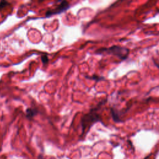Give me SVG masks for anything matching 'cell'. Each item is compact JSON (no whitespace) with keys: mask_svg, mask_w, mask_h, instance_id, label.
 <instances>
[{"mask_svg":"<svg viewBox=\"0 0 159 159\" xmlns=\"http://www.w3.org/2000/svg\"><path fill=\"white\" fill-rule=\"evenodd\" d=\"M42 61L43 63V64H46L48 63V57L47 55H43L42 56Z\"/></svg>","mask_w":159,"mask_h":159,"instance_id":"cell-6","label":"cell"},{"mask_svg":"<svg viewBox=\"0 0 159 159\" xmlns=\"http://www.w3.org/2000/svg\"><path fill=\"white\" fill-rule=\"evenodd\" d=\"M70 7V5L68 1H61V3L55 9L47 11L45 14V16H46V17H50V16L55 15V14H60V13L68 10Z\"/></svg>","mask_w":159,"mask_h":159,"instance_id":"cell-3","label":"cell"},{"mask_svg":"<svg viewBox=\"0 0 159 159\" xmlns=\"http://www.w3.org/2000/svg\"><path fill=\"white\" fill-rule=\"evenodd\" d=\"M38 113V110L33 107H29L26 109V117L29 119H32Z\"/></svg>","mask_w":159,"mask_h":159,"instance_id":"cell-4","label":"cell"},{"mask_svg":"<svg viewBox=\"0 0 159 159\" xmlns=\"http://www.w3.org/2000/svg\"><path fill=\"white\" fill-rule=\"evenodd\" d=\"M104 101H101L100 103L98 104V106L90 110V111L84 114L81 118V126H82V131L83 134L85 130L89 129L91 125L99 121H101L100 115L97 112L100 109L101 106L103 104Z\"/></svg>","mask_w":159,"mask_h":159,"instance_id":"cell-1","label":"cell"},{"mask_svg":"<svg viewBox=\"0 0 159 159\" xmlns=\"http://www.w3.org/2000/svg\"><path fill=\"white\" fill-rule=\"evenodd\" d=\"M98 54H108L113 55L118 58L124 60L129 55V50L125 47H120L119 45H113L108 48H101L96 52Z\"/></svg>","mask_w":159,"mask_h":159,"instance_id":"cell-2","label":"cell"},{"mask_svg":"<svg viewBox=\"0 0 159 159\" xmlns=\"http://www.w3.org/2000/svg\"><path fill=\"white\" fill-rule=\"evenodd\" d=\"M9 4V2L6 1H0V11L4 9L5 7H6Z\"/></svg>","mask_w":159,"mask_h":159,"instance_id":"cell-5","label":"cell"},{"mask_svg":"<svg viewBox=\"0 0 159 159\" xmlns=\"http://www.w3.org/2000/svg\"><path fill=\"white\" fill-rule=\"evenodd\" d=\"M91 78H93V80H100L101 79H103V78H102V77H99V76H96V75H94V76H92V77H91Z\"/></svg>","mask_w":159,"mask_h":159,"instance_id":"cell-7","label":"cell"}]
</instances>
